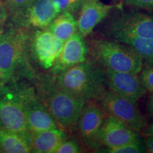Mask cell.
I'll return each mask as SVG.
<instances>
[{"instance_id":"obj_1","label":"cell","mask_w":153,"mask_h":153,"mask_svg":"<svg viewBox=\"0 0 153 153\" xmlns=\"http://www.w3.org/2000/svg\"><path fill=\"white\" fill-rule=\"evenodd\" d=\"M57 74V87L85 101H97L106 90L105 72L89 61L85 60Z\"/></svg>"},{"instance_id":"obj_2","label":"cell","mask_w":153,"mask_h":153,"mask_svg":"<svg viewBox=\"0 0 153 153\" xmlns=\"http://www.w3.org/2000/svg\"><path fill=\"white\" fill-rule=\"evenodd\" d=\"M94 57L106 68L116 72L138 74L143 68V58L135 50L115 41L95 40L91 42Z\"/></svg>"},{"instance_id":"obj_3","label":"cell","mask_w":153,"mask_h":153,"mask_svg":"<svg viewBox=\"0 0 153 153\" xmlns=\"http://www.w3.org/2000/svg\"><path fill=\"white\" fill-rule=\"evenodd\" d=\"M0 128L16 133H28L24 107V87L0 85Z\"/></svg>"},{"instance_id":"obj_4","label":"cell","mask_w":153,"mask_h":153,"mask_svg":"<svg viewBox=\"0 0 153 153\" xmlns=\"http://www.w3.org/2000/svg\"><path fill=\"white\" fill-rule=\"evenodd\" d=\"M86 101L60 88L50 91L46 107L61 129L72 131L77 126L78 120Z\"/></svg>"},{"instance_id":"obj_5","label":"cell","mask_w":153,"mask_h":153,"mask_svg":"<svg viewBox=\"0 0 153 153\" xmlns=\"http://www.w3.org/2000/svg\"><path fill=\"white\" fill-rule=\"evenodd\" d=\"M26 38L23 30L14 28L0 32V76L2 84L10 81L22 62Z\"/></svg>"},{"instance_id":"obj_6","label":"cell","mask_w":153,"mask_h":153,"mask_svg":"<svg viewBox=\"0 0 153 153\" xmlns=\"http://www.w3.org/2000/svg\"><path fill=\"white\" fill-rule=\"evenodd\" d=\"M97 101L107 116L117 118L137 133L147 126L146 118L140 111L136 103L107 89Z\"/></svg>"},{"instance_id":"obj_7","label":"cell","mask_w":153,"mask_h":153,"mask_svg":"<svg viewBox=\"0 0 153 153\" xmlns=\"http://www.w3.org/2000/svg\"><path fill=\"white\" fill-rule=\"evenodd\" d=\"M109 31L116 41L125 38H153V16L140 13L122 14L111 22Z\"/></svg>"},{"instance_id":"obj_8","label":"cell","mask_w":153,"mask_h":153,"mask_svg":"<svg viewBox=\"0 0 153 153\" xmlns=\"http://www.w3.org/2000/svg\"><path fill=\"white\" fill-rule=\"evenodd\" d=\"M107 117L96 100L86 101L78 120L77 126L84 144L96 148L100 144L99 135Z\"/></svg>"},{"instance_id":"obj_9","label":"cell","mask_w":153,"mask_h":153,"mask_svg":"<svg viewBox=\"0 0 153 153\" xmlns=\"http://www.w3.org/2000/svg\"><path fill=\"white\" fill-rule=\"evenodd\" d=\"M24 107L29 133L57 128L56 122L46 106L38 99L32 88L24 87Z\"/></svg>"},{"instance_id":"obj_10","label":"cell","mask_w":153,"mask_h":153,"mask_svg":"<svg viewBox=\"0 0 153 153\" xmlns=\"http://www.w3.org/2000/svg\"><path fill=\"white\" fill-rule=\"evenodd\" d=\"M105 75L108 90L134 103H136L147 92L138 74L116 72L106 68Z\"/></svg>"},{"instance_id":"obj_11","label":"cell","mask_w":153,"mask_h":153,"mask_svg":"<svg viewBox=\"0 0 153 153\" xmlns=\"http://www.w3.org/2000/svg\"><path fill=\"white\" fill-rule=\"evenodd\" d=\"M139 140L137 132L111 116H107L99 135L100 144L104 145L107 148L122 146Z\"/></svg>"},{"instance_id":"obj_12","label":"cell","mask_w":153,"mask_h":153,"mask_svg":"<svg viewBox=\"0 0 153 153\" xmlns=\"http://www.w3.org/2000/svg\"><path fill=\"white\" fill-rule=\"evenodd\" d=\"M63 43L49 29L36 32L33 40L34 54L43 68H53L61 52Z\"/></svg>"},{"instance_id":"obj_13","label":"cell","mask_w":153,"mask_h":153,"mask_svg":"<svg viewBox=\"0 0 153 153\" xmlns=\"http://www.w3.org/2000/svg\"><path fill=\"white\" fill-rule=\"evenodd\" d=\"M88 50L84 38L76 32L64 42L58 57L53 66V72L58 74L87 60Z\"/></svg>"},{"instance_id":"obj_14","label":"cell","mask_w":153,"mask_h":153,"mask_svg":"<svg viewBox=\"0 0 153 153\" xmlns=\"http://www.w3.org/2000/svg\"><path fill=\"white\" fill-rule=\"evenodd\" d=\"M113 8L114 6L106 4L100 0H85L76 21L78 33L83 38L89 35Z\"/></svg>"},{"instance_id":"obj_15","label":"cell","mask_w":153,"mask_h":153,"mask_svg":"<svg viewBox=\"0 0 153 153\" xmlns=\"http://www.w3.org/2000/svg\"><path fill=\"white\" fill-rule=\"evenodd\" d=\"M19 12L24 14L25 25L41 28L48 27L59 14L53 0H33Z\"/></svg>"},{"instance_id":"obj_16","label":"cell","mask_w":153,"mask_h":153,"mask_svg":"<svg viewBox=\"0 0 153 153\" xmlns=\"http://www.w3.org/2000/svg\"><path fill=\"white\" fill-rule=\"evenodd\" d=\"M65 140V133L62 129L58 128L30 133L32 152L55 153L57 148Z\"/></svg>"},{"instance_id":"obj_17","label":"cell","mask_w":153,"mask_h":153,"mask_svg":"<svg viewBox=\"0 0 153 153\" xmlns=\"http://www.w3.org/2000/svg\"><path fill=\"white\" fill-rule=\"evenodd\" d=\"M0 152L28 153L32 152L30 133H16L0 128Z\"/></svg>"},{"instance_id":"obj_18","label":"cell","mask_w":153,"mask_h":153,"mask_svg":"<svg viewBox=\"0 0 153 153\" xmlns=\"http://www.w3.org/2000/svg\"><path fill=\"white\" fill-rule=\"evenodd\" d=\"M48 29L63 43L77 32V22L72 13H60L48 26Z\"/></svg>"},{"instance_id":"obj_19","label":"cell","mask_w":153,"mask_h":153,"mask_svg":"<svg viewBox=\"0 0 153 153\" xmlns=\"http://www.w3.org/2000/svg\"><path fill=\"white\" fill-rule=\"evenodd\" d=\"M116 41L133 48L142 56L143 60L153 65V38H125L116 40Z\"/></svg>"},{"instance_id":"obj_20","label":"cell","mask_w":153,"mask_h":153,"mask_svg":"<svg viewBox=\"0 0 153 153\" xmlns=\"http://www.w3.org/2000/svg\"><path fill=\"white\" fill-rule=\"evenodd\" d=\"M107 152L110 153H142L145 152L144 144L140 140L134 141L122 146L116 147L113 148H107Z\"/></svg>"},{"instance_id":"obj_21","label":"cell","mask_w":153,"mask_h":153,"mask_svg":"<svg viewBox=\"0 0 153 153\" xmlns=\"http://www.w3.org/2000/svg\"><path fill=\"white\" fill-rule=\"evenodd\" d=\"M85 0H53L58 13L68 11L72 13L81 8Z\"/></svg>"},{"instance_id":"obj_22","label":"cell","mask_w":153,"mask_h":153,"mask_svg":"<svg viewBox=\"0 0 153 153\" xmlns=\"http://www.w3.org/2000/svg\"><path fill=\"white\" fill-rule=\"evenodd\" d=\"M138 76L147 91L153 92V65L143 68L139 72Z\"/></svg>"},{"instance_id":"obj_23","label":"cell","mask_w":153,"mask_h":153,"mask_svg":"<svg viewBox=\"0 0 153 153\" xmlns=\"http://www.w3.org/2000/svg\"><path fill=\"white\" fill-rule=\"evenodd\" d=\"M79 145L74 140H64L55 150V153H79L81 152Z\"/></svg>"},{"instance_id":"obj_24","label":"cell","mask_w":153,"mask_h":153,"mask_svg":"<svg viewBox=\"0 0 153 153\" xmlns=\"http://www.w3.org/2000/svg\"><path fill=\"white\" fill-rule=\"evenodd\" d=\"M33 0H7L6 6L11 12L16 14Z\"/></svg>"},{"instance_id":"obj_25","label":"cell","mask_w":153,"mask_h":153,"mask_svg":"<svg viewBox=\"0 0 153 153\" xmlns=\"http://www.w3.org/2000/svg\"><path fill=\"white\" fill-rule=\"evenodd\" d=\"M126 4L143 9H153V0H123Z\"/></svg>"},{"instance_id":"obj_26","label":"cell","mask_w":153,"mask_h":153,"mask_svg":"<svg viewBox=\"0 0 153 153\" xmlns=\"http://www.w3.org/2000/svg\"><path fill=\"white\" fill-rule=\"evenodd\" d=\"M144 145L145 148V152L153 153V136L152 135L145 136L144 140Z\"/></svg>"},{"instance_id":"obj_27","label":"cell","mask_w":153,"mask_h":153,"mask_svg":"<svg viewBox=\"0 0 153 153\" xmlns=\"http://www.w3.org/2000/svg\"><path fill=\"white\" fill-rule=\"evenodd\" d=\"M147 111L148 114L153 117V92H150L147 103Z\"/></svg>"},{"instance_id":"obj_28","label":"cell","mask_w":153,"mask_h":153,"mask_svg":"<svg viewBox=\"0 0 153 153\" xmlns=\"http://www.w3.org/2000/svg\"><path fill=\"white\" fill-rule=\"evenodd\" d=\"M6 19V10L5 7H4L2 3L0 1V27L3 24L4 22Z\"/></svg>"},{"instance_id":"obj_29","label":"cell","mask_w":153,"mask_h":153,"mask_svg":"<svg viewBox=\"0 0 153 153\" xmlns=\"http://www.w3.org/2000/svg\"><path fill=\"white\" fill-rule=\"evenodd\" d=\"M143 133H144L145 136H149V135L153 136V122L148 126L145 127Z\"/></svg>"},{"instance_id":"obj_30","label":"cell","mask_w":153,"mask_h":153,"mask_svg":"<svg viewBox=\"0 0 153 153\" xmlns=\"http://www.w3.org/2000/svg\"><path fill=\"white\" fill-rule=\"evenodd\" d=\"M2 84V82H1V76H0V85Z\"/></svg>"}]
</instances>
